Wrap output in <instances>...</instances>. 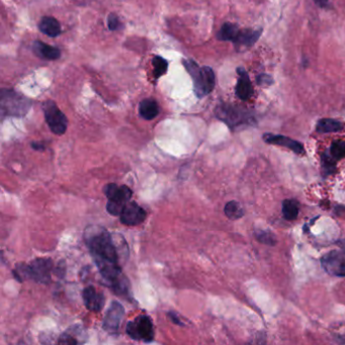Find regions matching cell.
Returning a JSON list of instances; mask_svg holds the SVG:
<instances>
[{"label":"cell","mask_w":345,"mask_h":345,"mask_svg":"<svg viewBox=\"0 0 345 345\" xmlns=\"http://www.w3.org/2000/svg\"><path fill=\"white\" fill-rule=\"evenodd\" d=\"M337 244L340 246L341 249L345 250V240H341V241H339Z\"/></svg>","instance_id":"33"},{"label":"cell","mask_w":345,"mask_h":345,"mask_svg":"<svg viewBox=\"0 0 345 345\" xmlns=\"http://www.w3.org/2000/svg\"><path fill=\"white\" fill-rule=\"evenodd\" d=\"M254 236L257 239V241H259L260 243H263L265 245L273 246L276 244L275 235L270 231H263V230L256 231V232H254Z\"/></svg>","instance_id":"26"},{"label":"cell","mask_w":345,"mask_h":345,"mask_svg":"<svg viewBox=\"0 0 345 345\" xmlns=\"http://www.w3.org/2000/svg\"><path fill=\"white\" fill-rule=\"evenodd\" d=\"M237 73H238V81H237V85L235 89L236 96L242 101H247L252 97L253 94L252 83H251L250 77L243 67L237 68Z\"/></svg>","instance_id":"13"},{"label":"cell","mask_w":345,"mask_h":345,"mask_svg":"<svg viewBox=\"0 0 345 345\" xmlns=\"http://www.w3.org/2000/svg\"><path fill=\"white\" fill-rule=\"evenodd\" d=\"M30 108V102L11 90L3 89L1 92L2 115L23 116Z\"/></svg>","instance_id":"5"},{"label":"cell","mask_w":345,"mask_h":345,"mask_svg":"<svg viewBox=\"0 0 345 345\" xmlns=\"http://www.w3.org/2000/svg\"><path fill=\"white\" fill-rule=\"evenodd\" d=\"M33 51L38 57L45 60H56L61 56V52L58 48L47 45L41 41H36L34 43Z\"/></svg>","instance_id":"17"},{"label":"cell","mask_w":345,"mask_h":345,"mask_svg":"<svg viewBox=\"0 0 345 345\" xmlns=\"http://www.w3.org/2000/svg\"><path fill=\"white\" fill-rule=\"evenodd\" d=\"M30 146L37 151H44L46 149V145L43 142H33L30 144Z\"/></svg>","instance_id":"31"},{"label":"cell","mask_w":345,"mask_h":345,"mask_svg":"<svg viewBox=\"0 0 345 345\" xmlns=\"http://www.w3.org/2000/svg\"><path fill=\"white\" fill-rule=\"evenodd\" d=\"M43 111L50 130L56 135H63L67 131L68 119L53 101H46L43 104Z\"/></svg>","instance_id":"8"},{"label":"cell","mask_w":345,"mask_h":345,"mask_svg":"<svg viewBox=\"0 0 345 345\" xmlns=\"http://www.w3.org/2000/svg\"><path fill=\"white\" fill-rule=\"evenodd\" d=\"M263 140L268 143V144H272V145H277V146H281V147H286L289 148L290 150H292L293 152L297 153V154H303L305 152L304 146L296 141L293 140L289 137L282 136V135H273V134H265L263 136Z\"/></svg>","instance_id":"14"},{"label":"cell","mask_w":345,"mask_h":345,"mask_svg":"<svg viewBox=\"0 0 345 345\" xmlns=\"http://www.w3.org/2000/svg\"><path fill=\"white\" fill-rule=\"evenodd\" d=\"M53 261L49 258H37L28 264L19 263L15 266L12 273L18 281L31 279L40 284L47 285L51 280Z\"/></svg>","instance_id":"3"},{"label":"cell","mask_w":345,"mask_h":345,"mask_svg":"<svg viewBox=\"0 0 345 345\" xmlns=\"http://www.w3.org/2000/svg\"><path fill=\"white\" fill-rule=\"evenodd\" d=\"M104 192L108 198L107 211L110 215L117 217L120 216L124 206L127 205L133 196L131 188L127 185H117L115 183H109L105 186Z\"/></svg>","instance_id":"4"},{"label":"cell","mask_w":345,"mask_h":345,"mask_svg":"<svg viewBox=\"0 0 345 345\" xmlns=\"http://www.w3.org/2000/svg\"><path fill=\"white\" fill-rule=\"evenodd\" d=\"M299 203L295 199L285 200L282 203V215L288 221H294L299 215Z\"/></svg>","instance_id":"22"},{"label":"cell","mask_w":345,"mask_h":345,"mask_svg":"<svg viewBox=\"0 0 345 345\" xmlns=\"http://www.w3.org/2000/svg\"><path fill=\"white\" fill-rule=\"evenodd\" d=\"M330 154L336 160H339L345 156V142L342 140L334 141L330 147Z\"/></svg>","instance_id":"27"},{"label":"cell","mask_w":345,"mask_h":345,"mask_svg":"<svg viewBox=\"0 0 345 345\" xmlns=\"http://www.w3.org/2000/svg\"><path fill=\"white\" fill-rule=\"evenodd\" d=\"M82 298L87 310L99 313L103 310L106 302V298L103 293L96 290V288L89 286L82 292Z\"/></svg>","instance_id":"12"},{"label":"cell","mask_w":345,"mask_h":345,"mask_svg":"<svg viewBox=\"0 0 345 345\" xmlns=\"http://www.w3.org/2000/svg\"><path fill=\"white\" fill-rule=\"evenodd\" d=\"M224 213L230 220H238L244 216V210L241 205L236 201H231L226 204Z\"/></svg>","instance_id":"23"},{"label":"cell","mask_w":345,"mask_h":345,"mask_svg":"<svg viewBox=\"0 0 345 345\" xmlns=\"http://www.w3.org/2000/svg\"><path fill=\"white\" fill-rule=\"evenodd\" d=\"M257 82L259 85L267 86V85H270L272 83V78L267 74H261L257 77Z\"/></svg>","instance_id":"29"},{"label":"cell","mask_w":345,"mask_h":345,"mask_svg":"<svg viewBox=\"0 0 345 345\" xmlns=\"http://www.w3.org/2000/svg\"><path fill=\"white\" fill-rule=\"evenodd\" d=\"M183 65L193 78L194 91L199 99H203L213 91L216 85V76L211 67H201L192 59L183 60Z\"/></svg>","instance_id":"2"},{"label":"cell","mask_w":345,"mask_h":345,"mask_svg":"<svg viewBox=\"0 0 345 345\" xmlns=\"http://www.w3.org/2000/svg\"><path fill=\"white\" fill-rule=\"evenodd\" d=\"M86 335L82 326L74 325L62 333L58 339L59 344H80L85 342Z\"/></svg>","instance_id":"15"},{"label":"cell","mask_w":345,"mask_h":345,"mask_svg":"<svg viewBox=\"0 0 345 345\" xmlns=\"http://www.w3.org/2000/svg\"><path fill=\"white\" fill-rule=\"evenodd\" d=\"M108 26L111 30H116L120 27V21L115 13H111L108 16Z\"/></svg>","instance_id":"28"},{"label":"cell","mask_w":345,"mask_h":345,"mask_svg":"<svg viewBox=\"0 0 345 345\" xmlns=\"http://www.w3.org/2000/svg\"><path fill=\"white\" fill-rule=\"evenodd\" d=\"M323 268L331 275L345 276V250H332L321 258Z\"/></svg>","instance_id":"9"},{"label":"cell","mask_w":345,"mask_h":345,"mask_svg":"<svg viewBox=\"0 0 345 345\" xmlns=\"http://www.w3.org/2000/svg\"><path fill=\"white\" fill-rule=\"evenodd\" d=\"M344 129V124L333 118H322L318 121L316 125V131L320 134L327 133H337Z\"/></svg>","instance_id":"20"},{"label":"cell","mask_w":345,"mask_h":345,"mask_svg":"<svg viewBox=\"0 0 345 345\" xmlns=\"http://www.w3.org/2000/svg\"><path fill=\"white\" fill-rule=\"evenodd\" d=\"M321 164L325 174H332L336 170V159L331 154L323 153L321 155Z\"/></svg>","instance_id":"25"},{"label":"cell","mask_w":345,"mask_h":345,"mask_svg":"<svg viewBox=\"0 0 345 345\" xmlns=\"http://www.w3.org/2000/svg\"><path fill=\"white\" fill-rule=\"evenodd\" d=\"M139 114L144 119L151 120L158 115L159 106L155 100H152V99L143 100L139 105Z\"/></svg>","instance_id":"19"},{"label":"cell","mask_w":345,"mask_h":345,"mask_svg":"<svg viewBox=\"0 0 345 345\" xmlns=\"http://www.w3.org/2000/svg\"><path fill=\"white\" fill-rule=\"evenodd\" d=\"M239 27L231 22H226L222 25L221 29L218 31L217 38L220 41H230L234 42L239 34Z\"/></svg>","instance_id":"21"},{"label":"cell","mask_w":345,"mask_h":345,"mask_svg":"<svg viewBox=\"0 0 345 345\" xmlns=\"http://www.w3.org/2000/svg\"><path fill=\"white\" fill-rule=\"evenodd\" d=\"M314 2L320 7H327L329 4V0H314Z\"/></svg>","instance_id":"32"},{"label":"cell","mask_w":345,"mask_h":345,"mask_svg":"<svg viewBox=\"0 0 345 345\" xmlns=\"http://www.w3.org/2000/svg\"><path fill=\"white\" fill-rule=\"evenodd\" d=\"M261 31H262L261 28L260 29H250V28L240 29L236 40L233 43L239 47H245V48L252 47L256 43V41L259 39Z\"/></svg>","instance_id":"16"},{"label":"cell","mask_w":345,"mask_h":345,"mask_svg":"<svg viewBox=\"0 0 345 345\" xmlns=\"http://www.w3.org/2000/svg\"><path fill=\"white\" fill-rule=\"evenodd\" d=\"M152 64L154 68V77L156 79L160 78L161 76L165 75L168 69V62L164 58L160 56H155L152 60Z\"/></svg>","instance_id":"24"},{"label":"cell","mask_w":345,"mask_h":345,"mask_svg":"<svg viewBox=\"0 0 345 345\" xmlns=\"http://www.w3.org/2000/svg\"><path fill=\"white\" fill-rule=\"evenodd\" d=\"M147 217L146 211L137 203L129 202L124 206L119 218L125 226H137L142 224Z\"/></svg>","instance_id":"11"},{"label":"cell","mask_w":345,"mask_h":345,"mask_svg":"<svg viewBox=\"0 0 345 345\" xmlns=\"http://www.w3.org/2000/svg\"><path fill=\"white\" fill-rule=\"evenodd\" d=\"M123 316H124L123 306L116 301L113 302L110 308L108 309L106 317L104 319V323H103L104 329L110 334L116 335L119 331L120 323L123 319Z\"/></svg>","instance_id":"10"},{"label":"cell","mask_w":345,"mask_h":345,"mask_svg":"<svg viewBox=\"0 0 345 345\" xmlns=\"http://www.w3.org/2000/svg\"><path fill=\"white\" fill-rule=\"evenodd\" d=\"M39 29L46 36L51 38L58 37L61 34L60 22L51 16H45L41 19L39 23Z\"/></svg>","instance_id":"18"},{"label":"cell","mask_w":345,"mask_h":345,"mask_svg":"<svg viewBox=\"0 0 345 345\" xmlns=\"http://www.w3.org/2000/svg\"><path fill=\"white\" fill-rule=\"evenodd\" d=\"M168 317L174 324L179 325V326H184V324L181 322V320L179 319L178 315L175 312H168Z\"/></svg>","instance_id":"30"},{"label":"cell","mask_w":345,"mask_h":345,"mask_svg":"<svg viewBox=\"0 0 345 345\" xmlns=\"http://www.w3.org/2000/svg\"><path fill=\"white\" fill-rule=\"evenodd\" d=\"M215 113L219 119L223 120L232 129L242 124H247L253 119L248 111L226 104L218 106Z\"/></svg>","instance_id":"6"},{"label":"cell","mask_w":345,"mask_h":345,"mask_svg":"<svg viewBox=\"0 0 345 345\" xmlns=\"http://www.w3.org/2000/svg\"><path fill=\"white\" fill-rule=\"evenodd\" d=\"M122 236L116 239V234H111L107 229L91 225L84 231V241L96 261L103 277L113 284L123 274L120 266V256L127 258L119 247Z\"/></svg>","instance_id":"1"},{"label":"cell","mask_w":345,"mask_h":345,"mask_svg":"<svg viewBox=\"0 0 345 345\" xmlns=\"http://www.w3.org/2000/svg\"><path fill=\"white\" fill-rule=\"evenodd\" d=\"M125 332L136 341L152 342L154 340L153 322L147 315H140L135 320L128 322Z\"/></svg>","instance_id":"7"}]
</instances>
